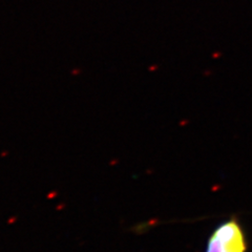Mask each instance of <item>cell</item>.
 <instances>
[{
  "instance_id": "6da1fadb",
  "label": "cell",
  "mask_w": 252,
  "mask_h": 252,
  "mask_svg": "<svg viewBox=\"0 0 252 252\" xmlns=\"http://www.w3.org/2000/svg\"><path fill=\"white\" fill-rule=\"evenodd\" d=\"M247 239L238 219L220 223L210 234L205 252H246Z\"/></svg>"
}]
</instances>
